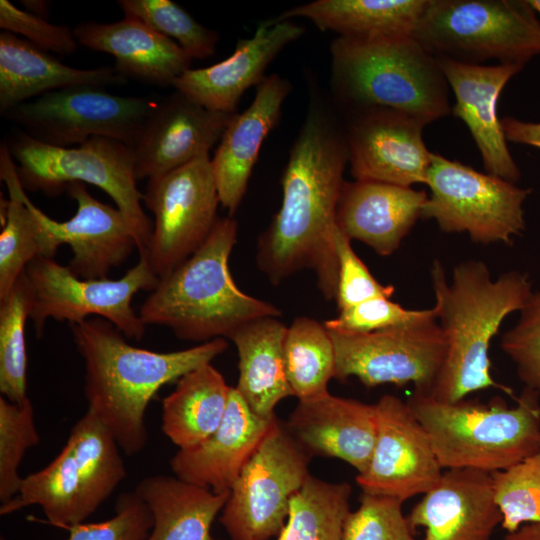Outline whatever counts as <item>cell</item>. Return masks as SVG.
<instances>
[{"label": "cell", "mask_w": 540, "mask_h": 540, "mask_svg": "<svg viewBox=\"0 0 540 540\" xmlns=\"http://www.w3.org/2000/svg\"><path fill=\"white\" fill-rule=\"evenodd\" d=\"M348 163L344 125L318 91L311 93L282 176L280 209L257 242L258 268L273 285L307 269L323 297L335 300L336 212Z\"/></svg>", "instance_id": "6da1fadb"}, {"label": "cell", "mask_w": 540, "mask_h": 540, "mask_svg": "<svg viewBox=\"0 0 540 540\" xmlns=\"http://www.w3.org/2000/svg\"><path fill=\"white\" fill-rule=\"evenodd\" d=\"M69 325L84 361L87 411L102 422L129 456L147 445L145 413L157 392L211 363L228 347L226 339L217 338L184 350L157 352L130 345L114 324L101 317Z\"/></svg>", "instance_id": "7a4b0ae2"}, {"label": "cell", "mask_w": 540, "mask_h": 540, "mask_svg": "<svg viewBox=\"0 0 540 540\" xmlns=\"http://www.w3.org/2000/svg\"><path fill=\"white\" fill-rule=\"evenodd\" d=\"M431 281L447 348L430 395L446 402L488 388L512 395L511 388L491 376L489 349L506 316L520 311L532 294L528 275L509 271L493 280L484 262L468 260L454 267L448 281L442 264L435 261Z\"/></svg>", "instance_id": "3957f363"}, {"label": "cell", "mask_w": 540, "mask_h": 540, "mask_svg": "<svg viewBox=\"0 0 540 540\" xmlns=\"http://www.w3.org/2000/svg\"><path fill=\"white\" fill-rule=\"evenodd\" d=\"M237 231L235 219L218 218L202 246L159 279L140 307L143 323L167 327L177 338L200 344L229 339L255 319L279 317L275 305L246 294L232 278L229 257Z\"/></svg>", "instance_id": "277c9868"}, {"label": "cell", "mask_w": 540, "mask_h": 540, "mask_svg": "<svg viewBox=\"0 0 540 540\" xmlns=\"http://www.w3.org/2000/svg\"><path fill=\"white\" fill-rule=\"evenodd\" d=\"M330 54L332 92L347 113L386 108L427 125L451 112L437 58L413 36L337 37Z\"/></svg>", "instance_id": "5b68a950"}, {"label": "cell", "mask_w": 540, "mask_h": 540, "mask_svg": "<svg viewBox=\"0 0 540 540\" xmlns=\"http://www.w3.org/2000/svg\"><path fill=\"white\" fill-rule=\"evenodd\" d=\"M540 394L525 387L510 407L495 397L489 403L438 400L414 392L406 401L425 429L442 469L505 470L539 451Z\"/></svg>", "instance_id": "8992f818"}, {"label": "cell", "mask_w": 540, "mask_h": 540, "mask_svg": "<svg viewBox=\"0 0 540 540\" xmlns=\"http://www.w3.org/2000/svg\"><path fill=\"white\" fill-rule=\"evenodd\" d=\"M120 451L110 431L86 411L58 455L44 468L23 477L19 493L0 506V514L37 505L53 526L82 523L126 478Z\"/></svg>", "instance_id": "52a82bcc"}, {"label": "cell", "mask_w": 540, "mask_h": 540, "mask_svg": "<svg viewBox=\"0 0 540 540\" xmlns=\"http://www.w3.org/2000/svg\"><path fill=\"white\" fill-rule=\"evenodd\" d=\"M6 143L25 190L52 196L70 183L82 182L105 191L126 217L139 257L146 256L153 226L141 205L143 193L137 187L133 147L97 136L77 147L61 148L41 143L23 131Z\"/></svg>", "instance_id": "ba28073f"}, {"label": "cell", "mask_w": 540, "mask_h": 540, "mask_svg": "<svg viewBox=\"0 0 540 540\" xmlns=\"http://www.w3.org/2000/svg\"><path fill=\"white\" fill-rule=\"evenodd\" d=\"M413 38L435 57L524 66L540 55V21L528 0H428Z\"/></svg>", "instance_id": "9c48e42d"}, {"label": "cell", "mask_w": 540, "mask_h": 540, "mask_svg": "<svg viewBox=\"0 0 540 540\" xmlns=\"http://www.w3.org/2000/svg\"><path fill=\"white\" fill-rule=\"evenodd\" d=\"M425 184L430 196L421 218L434 219L444 232H466L482 244L512 245L525 230L523 203L531 188L435 153Z\"/></svg>", "instance_id": "30bf717a"}, {"label": "cell", "mask_w": 540, "mask_h": 540, "mask_svg": "<svg viewBox=\"0 0 540 540\" xmlns=\"http://www.w3.org/2000/svg\"><path fill=\"white\" fill-rule=\"evenodd\" d=\"M32 305L30 319L41 336L48 319L79 323L101 317L116 326L125 337L139 340L145 324L132 308L133 297L141 290L153 291L159 278L147 260L138 263L119 279H82L54 258L39 257L26 267Z\"/></svg>", "instance_id": "8fae6325"}, {"label": "cell", "mask_w": 540, "mask_h": 540, "mask_svg": "<svg viewBox=\"0 0 540 540\" xmlns=\"http://www.w3.org/2000/svg\"><path fill=\"white\" fill-rule=\"evenodd\" d=\"M157 103L115 95L103 87L77 86L46 93L3 116L35 140L55 147L81 145L97 136L134 147Z\"/></svg>", "instance_id": "7c38bea8"}, {"label": "cell", "mask_w": 540, "mask_h": 540, "mask_svg": "<svg viewBox=\"0 0 540 540\" xmlns=\"http://www.w3.org/2000/svg\"><path fill=\"white\" fill-rule=\"evenodd\" d=\"M310 460L276 418L221 511L220 523L231 540H270L279 535L291 498L310 475Z\"/></svg>", "instance_id": "4fadbf2b"}, {"label": "cell", "mask_w": 540, "mask_h": 540, "mask_svg": "<svg viewBox=\"0 0 540 540\" xmlns=\"http://www.w3.org/2000/svg\"><path fill=\"white\" fill-rule=\"evenodd\" d=\"M329 332L337 380L356 377L366 387L412 383L414 392L432 393L447 348L434 307L402 326L369 333Z\"/></svg>", "instance_id": "5bb4252c"}, {"label": "cell", "mask_w": 540, "mask_h": 540, "mask_svg": "<svg viewBox=\"0 0 540 540\" xmlns=\"http://www.w3.org/2000/svg\"><path fill=\"white\" fill-rule=\"evenodd\" d=\"M143 202L154 215L143 258L160 279L202 246L218 220L220 201L209 154L148 179Z\"/></svg>", "instance_id": "9a60e30c"}, {"label": "cell", "mask_w": 540, "mask_h": 540, "mask_svg": "<svg viewBox=\"0 0 540 540\" xmlns=\"http://www.w3.org/2000/svg\"><path fill=\"white\" fill-rule=\"evenodd\" d=\"M375 405L376 441L367 469L356 476L357 484L363 493L403 502L425 494L444 472L425 429L397 396L383 395Z\"/></svg>", "instance_id": "2e32d148"}, {"label": "cell", "mask_w": 540, "mask_h": 540, "mask_svg": "<svg viewBox=\"0 0 540 540\" xmlns=\"http://www.w3.org/2000/svg\"><path fill=\"white\" fill-rule=\"evenodd\" d=\"M424 126L386 108L347 113L344 129L353 178L404 187L425 184L432 152L422 137Z\"/></svg>", "instance_id": "e0dca14e"}, {"label": "cell", "mask_w": 540, "mask_h": 540, "mask_svg": "<svg viewBox=\"0 0 540 540\" xmlns=\"http://www.w3.org/2000/svg\"><path fill=\"white\" fill-rule=\"evenodd\" d=\"M234 114L209 110L175 90L157 103L133 147L137 181L208 155Z\"/></svg>", "instance_id": "ac0fdd59"}, {"label": "cell", "mask_w": 540, "mask_h": 540, "mask_svg": "<svg viewBox=\"0 0 540 540\" xmlns=\"http://www.w3.org/2000/svg\"><path fill=\"white\" fill-rule=\"evenodd\" d=\"M304 32V26L293 20L262 21L250 38L237 42L229 57L208 67L188 69L172 87L209 110L236 113L244 92L258 86L269 64Z\"/></svg>", "instance_id": "d6986e66"}, {"label": "cell", "mask_w": 540, "mask_h": 540, "mask_svg": "<svg viewBox=\"0 0 540 540\" xmlns=\"http://www.w3.org/2000/svg\"><path fill=\"white\" fill-rule=\"evenodd\" d=\"M436 58L456 98L453 114L468 127L486 172L516 183L521 173L509 152L497 102L506 83L524 66H485Z\"/></svg>", "instance_id": "ffe728a7"}, {"label": "cell", "mask_w": 540, "mask_h": 540, "mask_svg": "<svg viewBox=\"0 0 540 540\" xmlns=\"http://www.w3.org/2000/svg\"><path fill=\"white\" fill-rule=\"evenodd\" d=\"M502 519L491 473L473 469L444 471L407 516L412 532L424 528L422 540H491Z\"/></svg>", "instance_id": "44dd1931"}, {"label": "cell", "mask_w": 540, "mask_h": 540, "mask_svg": "<svg viewBox=\"0 0 540 540\" xmlns=\"http://www.w3.org/2000/svg\"><path fill=\"white\" fill-rule=\"evenodd\" d=\"M276 418L255 414L231 387L218 428L199 444L179 449L171 458L174 476L215 493L230 492Z\"/></svg>", "instance_id": "7402d4cb"}, {"label": "cell", "mask_w": 540, "mask_h": 540, "mask_svg": "<svg viewBox=\"0 0 540 540\" xmlns=\"http://www.w3.org/2000/svg\"><path fill=\"white\" fill-rule=\"evenodd\" d=\"M284 424L310 456L341 459L358 474L367 469L377 435L375 404L328 392L299 400Z\"/></svg>", "instance_id": "603a6c76"}, {"label": "cell", "mask_w": 540, "mask_h": 540, "mask_svg": "<svg viewBox=\"0 0 540 540\" xmlns=\"http://www.w3.org/2000/svg\"><path fill=\"white\" fill-rule=\"evenodd\" d=\"M66 191L77 204L75 214L59 222L44 213V221L57 248L68 244V268L82 279H107L137 249L135 235L123 213L95 199L84 183L73 182Z\"/></svg>", "instance_id": "cb8c5ba5"}, {"label": "cell", "mask_w": 540, "mask_h": 540, "mask_svg": "<svg viewBox=\"0 0 540 540\" xmlns=\"http://www.w3.org/2000/svg\"><path fill=\"white\" fill-rule=\"evenodd\" d=\"M291 84L271 74L257 86L254 100L235 113L211 158L220 204L233 215L247 190L263 141L277 125Z\"/></svg>", "instance_id": "d4e9b609"}, {"label": "cell", "mask_w": 540, "mask_h": 540, "mask_svg": "<svg viewBox=\"0 0 540 540\" xmlns=\"http://www.w3.org/2000/svg\"><path fill=\"white\" fill-rule=\"evenodd\" d=\"M427 194L412 187L389 183L345 181L336 221L350 239L371 247L381 256L393 254L421 218Z\"/></svg>", "instance_id": "484cf974"}, {"label": "cell", "mask_w": 540, "mask_h": 540, "mask_svg": "<svg viewBox=\"0 0 540 540\" xmlns=\"http://www.w3.org/2000/svg\"><path fill=\"white\" fill-rule=\"evenodd\" d=\"M79 43L110 54L123 76L156 86H172L190 69L192 58L173 40L129 16L113 23L86 21L73 28Z\"/></svg>", "instance_id": "4316f807"}, {"label": "cell", "mask_w": 540, "mask_h": 540, "mask_svg": "<svg viewBox=\"0 0 540 540\" xmlns=\"http://www.w3.org/2000/svg\"><path fill=\"white\" fill-rule=\"evenodd\" d=\"M126 82L115 68L79 69L67 66L29 41L0 33V112L46 93L77 87H105Z\"/></svg>", "instance_id": "83f0119b"}, {"label": "cell", "mask_w": 540, "mask_h": 540, "mask_svg": "<svg viewBox=\"0 0 540 540\" xmlns=\"http://www.w3.org/2000/svg\"><path fill=\"white\" fill-rule=\"evenodd\" d=\"M287 326L278 317H262L234 331L229 339L238 353L237 391L260 417L275 416L274 409L293 396L287 380L284 340Z\"/></svg>", "instance_id": "f1b7e54d"}, {"label": "cell", "mask_w": 540, "mask_h": 540, "mask_svg": "<svg viewBox=\"0 0 540 540\" xmlns=\"http://www.w3.org/2000/svg\"><path fill=\"white\" fill-rule=\"evenodd\" d=\"M134 491L153 517L146 540H212V524L230 495L167 475L148 476Z\"/></svg>", "instance_id": "f546056e"}, {"label": "cell", "mask_w": 540, "mask_h": 540, "mask_svg": "<svg viewBox=\"0 0 540 540\" xmlns=\"http://www.w3.org/2000/svg\"><path fill=\"white\" fill-rule=\"evenodd\" d=\"M428 0H315L292 7L276 19L310 20L338 37L377 39L412 36Z\"/></svg>", "instance_id": "4dcf8cb0"}, {"label": "cell", "mask_w": 540, "mask_h": 540, "mask_svg": "<svg viewBox=\"0 0 540 540\" xmlns=\"http://www.w3.org/2000/svg\"><path fill=\"white\" fill-rule=\"evenodd\" d=\"M0 177L9 193L0 234V301L4 300L30 262L54 258L57 251L44 212L27 197L6 141L0 148Z\"/></svg>", "instance_id": "1f68e13d"}, {"label": "cell", "mask_w": 540, "mask_h": 540, "mask_svg": "<svg viewBox=\"0 0 540 540\" xmlns=\"http://www.w3.org/2000/svg\"><path fill=\"white\" fill-rule=\"evenodd\" d=\"M230 389L211 363L188 372L162 401L163 433L179 449L199 444L223 420Z\"/></svg>", "instance_id": "d6a6232c"}, {"label": "cell", "mask_w": 540, "mask_h": 540, "mask_svg": "<svg viewBox=\"0 0 540 540\" xmlns=\"http://www.w3.org/2000/svg\"><path fill=\"white\" fill-rule=\"evenodd\" d=\"M352 487L311 474L290 500L286 523L275 540H342Z\"/></svg>", "instance_id": "836d02e7"}, {"label": "cell", "mask_w": 540, "mask_h": 540, "mask_svg": "<svg viewBox=\"0 0 540 540\" xmlns=\"http://www.w3.org/2000/svg\"><path fill=\"white\" fill-rule=\"evenodd\" d=\"M287 380L293 396L307 400L328 393L335 376V349L324 323L301 316L287 327L284 340Z\"/></svg>", "instance_id": "e575fe53"}, {"label": "cell", "mask_w": 540, "mask_h": 540, "mask_svg": "<svg viewBox=\"0 0 540 540\" xmlns=\"http://www.w3.org/2000/svg\"><path fill=\"white\" fill-rule=\"evenodd\" d=\"M31 305V289L23 272L8 296L0 301V391L15 403L28 398L25 324Z\"/></svg>", "instance_id": "d590c367"}, {"label": "cell", "mask_w": 540, "mask_h": 540, "mask_svg": "<svg viewBox=\"0 0 540 540\" xmlns=\"http://www.w3.org/2000/svg\"><path fill=\"white\" fill-rule=\"evenodd\" d=\"M124 16L137 18L176 42L192 59L215 53L219 34L171 0H118Z\"/></svg>", "instance_id": "8d00e7d4"}, {"label": "cell", "mask_w": 540, "mask_h": 540, "mask_svg": "<svg viewBox=\"0 0 540 540\" xmlns=\"http://www.w3.org/2000/svg\"><path fill=\"white\" fill-rule=\"evenodd\" d=\"M495 502L508 533L527 523L540 524V452L491 473Z\"/></svg>", "instance_id": "74e56055"}, {"label": "cell", "mask_w": 540, "mask_h": 540, "mask_svg": "<svg viewBox=\"0 0 540 540\" xmlns=\"http://www.w3.org/2000/svg\"><path fill=\"white\" fill-rule=\"evenodd\" d=\"M40 437L34 421L29 398L21 403L0 397V502L12 500L23 478L19 466L26 451L39 444Z\"/></svg>", "instance_id": "f35d334b"}, {"label": "cell", "mask_w": 540, "mask_h": 540, "mask_svg": "<svg viewBox=\"0 0 540 540\" xmlns=\"http://www.w3.org/2000/svg\"><path fill=\"white\" fill-rule=\"evenodd\" d=\"M402 504L392 496L363 493L360 506L345 520L342 540H417Z\"/></svg>", "instance_id": "ab89813d"}, {"label": "cell", "mask_w": 540, "mask_h": 540, "mask_svg": "<svg viewBox=\"0 0 540 540\" xmlns=\"http://www.w3.org/2000/svg\"><path fill=\"white\" fill-rule=\"evenodd\" d=\"M115 514L95 523L66 526L68 540H146L153 526V517L146 503L135 492L119 495Z\"/></svg>", "instance_id": "60d3db41"}, {"label": "cell", "mask_w": 540, "mask_h": 540, "mask_svg": "<svg viewBox=\"0 0 540 540\" xmlns=\"http://www.w3.org/2000/svg\"><path fill=\"white\" fill-rule=\"evenodd\" d=\"M519 321L501 338V349L514 362L517 375L540 394V292H532Z\"/></svg>", "instance_id": "b9f144b4"}, {"label": "cell", "mask_w": 540, "mask_h": 540, "mask_svg": "<svg viewBox=\"0 0 540 540\" xmlns=\"http://www.w3.org/2000/svg\"><path fill=\"white\" fill-rule=\"evenodd\" d=\"M335 248L338 259V283L335 301L343 310L367 299L394 293L392 285L379 283L355 253L351 240L337 227Z\"/></svg>", "instance_id": "7bdbcfd3"}, {"label": "cell", "mask_w": 540, "mask_h": 540, "mask_svg": "<svg viewBox=\"0 0 540 540\" xmlns=\"http://www.w3.org/2000/svg\"><path fill=\"white\" fill-rule=\"evenodd\" d=\"M429 309L412 310L378 296L340 310L339 314L324 322L329 330L369 333L392 327L402 326L422 318Z\"/></svg>", "instance_id": "ee69618b"}, {"label": "cell", "mask_w": 540, "mask_h": 540, "mask_svg": "<svg viewBox=\"0 0 540 540\" xmlns=\"http://www.w3.org/2000/svg\"><path fill=\"white\" fill-rule=\"evenodd\" d=\"M0 27L47 52L69 55L79 46L70 27L51 24L46 19L19 9L8 0H0Z\"/></svg>", "instance_id": "f6af8a7d"}, {"label": "cell", "mask_w": 540, "mask_h": 540, "mask_svg": "<svg viewBox=\"0 0 540 540\" xmlns=\"http://www.w3.org/2000/svg\"><path fill=\"white\" fill-rule=\"evenodd\" d=\"M501 123L507 141L540 149V123L525 122L512 117H504Z\"/></svg>", "instance_id": "bcb514c9"}, {"label": "cell", "mask_w": 540, "mask_h": 540, "mask_svg": "<svg viewBox=\"0 0 540 540\" xmlns=\"http://www.w3.org/2000/svg\"><path fill=\"white\" fill-rule=\"evenodd\" d=\"M503 540H540V524H524L516 531L507 533Z\"/></svg>", "instance_id": "7dc6e473"}, {"label": "cell", "mask_w": 540, "mask_h": 540, "mask_svg": "<svg viewBox=\"0 0 540 540\" xmlns=\"http://www.w3.org/2000/svg\"><path fill=\"white\" fill-rule=\"evenodd\" d=\"M25 10L37 17L47 20L50 2L45 0H21Z\"/></svg>", "instance_id": "c3c4849f"}, {"label": "cell", "mask_w": 540, "mask_h": 540, "mask_svg": "<svg viewBox=\"0 0 540 540\" xmlns=\"http://www.w3.org/2000/svg\"><path fill=\"white\" fill-rule=\"evenodd\" d=\"M529 4L540 15V0H528Z\"/></svg>", "instance_id": "681fc988"}, {"label": "cell", "mask_w": 540, "mask_h": 540, "mask_svg": "<svg viewBox=\"0 0 540 540\" xmlns=\"http://www.w3.org/2000/svg\"><path fill=\"white\" fill-rule=\"evenodd\" d=\"M0 540H7V539H6V538H4V537H1V538H0Z\"/></svg>", "instance_id": "f907efd6"}, {"label": "cell", "mask_w": 540, "mask_h": 540, "mask_svg": "<svg viewBox=\"0 0 540 540\" xmlns=\"http://www.w3.org/2000/svg\"><path fill=\"white\" fill-rule=\"evenodd\" d=\"M539 452H540V441H539Z\"/></svg>", "instance_id": "816d5d0a"}]
</instances>
